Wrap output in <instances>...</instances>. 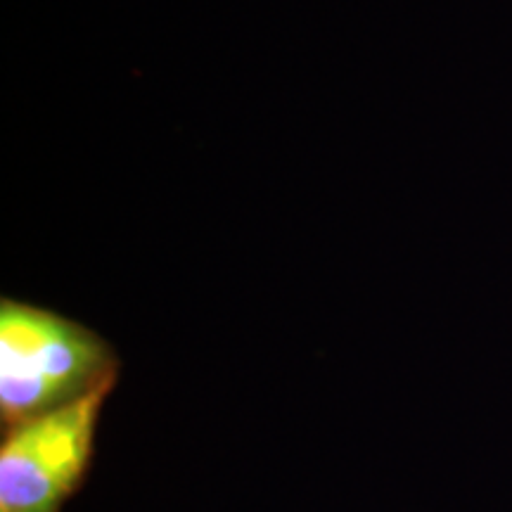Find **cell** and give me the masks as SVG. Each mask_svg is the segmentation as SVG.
<instances>
[{"label": "cell", "mask_w": 512, "mask_h": 512, "mask_svg": "<svg viewBox=\"0 0 512 512\" xmlns=\"http://www.w3.org/2000/svg\"><path fill=\"white\" fill-rule=\"evenodd\" d=\"M110 389L3 432L0 512H60L86 475Z\"/></svg>", "instance_id": "7a4b0ae2"}, {"label": "cell", "mask_w": 512, "mask_h": 512, "mask_svg": "<svg viewBox=\"0 0 512 512\" xmlns=\"http://www.w3.org/2000/svg\"><path fill=\"white\" fill-rule=\"evenodd\" d=\"M117 373V354L93 330L41 306L0 302L3 432L112 389Z\"/></svg>", "instance_id": "6da1fadb"}]
</instances>
